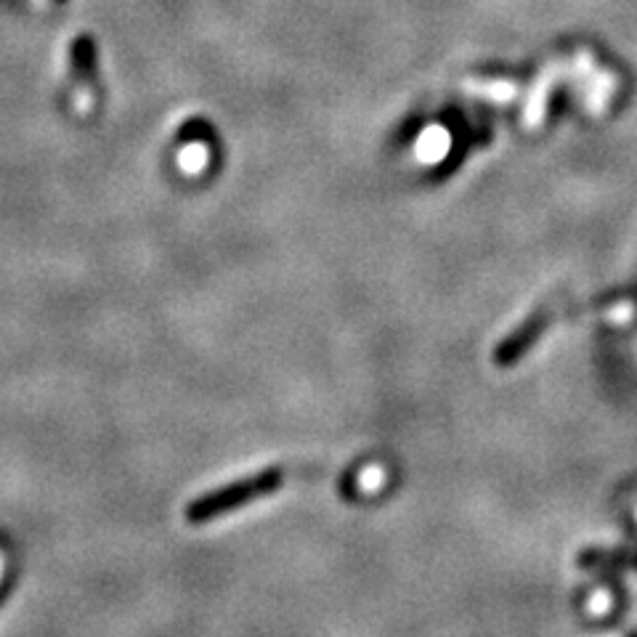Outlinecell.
<instances>
[{
	"mask_svg": "<svg viewBox=\"0 0 637 637\" xmlns=\"http://www.w3.org/2000/svg\"><path fill=\"white\" fill-rule=\"evenodd\" d=\"M282 484L284 473L279 468H269L263 470V473H255V476L239 478L234 484H226L221 489H215V492L202 494L194 502H189V507H186V521H215V518L234 513V510L250 505V502H258V499L277 494L282 489Z\"/></svg>",
	"mask_w": 637,
	"mask_h": 637,
	"instance_id": "1",
	"label": "cell"
},
{
	"mask_svg": "<svg viewBox=\"0 0 637 637\" xmlns=\"http://www.w3.org/2000/svg\"><path fill=\"white\" fill-rule=\"evenodd\" d=\"M550 322H553V319H550V311H545V308L537 311V314L526 316L510 335H505V338L499 340V346L494 348V364L502 369L515 367L523 356L529 354L531 348L537 346L539 338H542L547 327H550Z\"/></svg>",
	"mask_w": 637,
	"mask_h": 637,
	"instance_id": "2",
	"label": "cell"
},
{
	"mask_svg": "<svg viewBox=\"0 0 637 637\" xmlns=\"http://www.w3.org/2000/svg\"><path fill=\"white\" fill-rule=\"evenodd\" d=\"M576 566L587 568H637V550H600L587 547L576 558Z\"/></svg>",
	"mask_w": 637,
	"mask_h": 637,
	"instance_id": "3",
	"label": "cell"
}]
</instances>
